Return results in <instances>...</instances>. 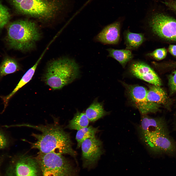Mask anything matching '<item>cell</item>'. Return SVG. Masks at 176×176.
<instances>
[{"instance_id": "1", "label": "cell", "mask_w": 176, "mask_h": 176, "mask_svg": "<svg viewBox=\"0 0 176 176\" xmlns=\"http://www.w3.org/2000/svg\"><path fill=\"white\" fill-rule=\"evenodd\" d=\"M14 126L31 128L41 132V134H32L37 141L31 143L32 148L37 149L39 152L66 154L74 158L76 156L77 153L72 147L70 135L57 122L37 125L24 123Z\"/></svg>"}, {"instance_id": "2", "label": "cell", "mask_w": 176, "mask_h": 176, "mask_svg": "<svg viewBox=\"0 0 176 176\" xmlns=\"http://www.w3.org/2000/svg\"><path fill=\"white\" fill-rule=\"evenodd\" d=\"M16 12L44 21L54 20L70 10V0H10Z\"/></svg>"}, {"instance_id": "3", "label": "cell", "mask_w": 176, "mask_h": 176, "mask_svg": "<svg viewBox=\"0 0 176 176\" xmlns=\"http://www.w3.org/2000/svg\"><path fill=\"white\" fill-rule=\"evenodd\" d=\"M79 73V66L74 61L66 58H60L48 63L44 80L52 89H59L72 82Z\"/></svg>"}, {"instance_id": "4", "label": "cell", "mask_w": 176, "mask_h": 176, "mask_svg": "<svg viewBox=\"0 0 176 176\" xmlns=\"http://www.w3.org/2000/svg\"><path fill=\"white\" fill-rule=\"evenodd\" d=\"M41 36L34 22L28 19L22 20L9 25L7 40L8 45L12 48L27 51L34 46Z\"/></svg>"}, {"instance_id": "5", "label": "cell", "mask_w": 176, "mask_h": 176, "mask_svg": "<svg viewBox=\"0 0 176 176\" xmlns=\"http://www.w3.org/2000/svg\"><path fill=\"white\" fill-rule=\"evenodd\" d=\"M42 176H77V170L62 154L38 153L35 158Z\"/></svg>"}, {"instance_id": "6", "label": "cell", "mask_w": 176, "mask_h": 176, "mask_svg": "<svg viewBox=\"0 0 176 176\" xmlns=\"http://www.w3.org/2000/svg\"><path fill=\"white\" fill-rule=\"evenodd\" d=\"M144 26L150 35L176 42V20L174 18L162 13H154L147 18Z\"/></svg>"}, {"instance_id": "7", "label": "cell", "mask_w": 176, "mask_h": 176, "mask_svg": "<svg viewBox=\"0 0 176 176\" xmlns=\"http://www.w3.org/2000/svg\"><path fill=\"white\" fill-rule=\"evenodd\" d=\"M3 176H42L39 166L35 158L25 154L13 156Z\"/></svg>"}, {"instance_id": "8", "label": "cell", "mask_w": 176, "mask_h": 176, "mask_svg": "<svg viewBox=\"0 0 176 176\" xmlns=\"http://www.w3.org/2000/svg\"><path fill=\"white\" fill-rule=\"evenodd\" d=\"M140 137L149 150L153 153H171L175 150V145L167 131L157 132Z\"/></svg>"}, {"instance_id": "9", "label": "cell", "mask_w": 176, "mask_h": 176, "mask_svg": "<svg viewBox=\"0 0 176 176\" xmlns=\"http://www.w3.org/2000/svg\"><path fill=\"white\" fill-rule=\"evenodd\" d=\"M129 95L134 105L143 115L154 113L158 111L160 105L149 101L147 94V90L144 87L138 85L128 86Z\"/></svg>"}, {"instance_id": "10", "label": "cell", "mask_w": 176, "mask_h": 176, "mask_svg": "<svg viewBox=\"0 0 176 176\" xmlns=\"http://www.w3.org/2000/svg\"><path fill=\"white\" fill-rule=\"evenodd\" d=\"M81 147L83 166L90 169L94 167L103 153L102 143L96 137L83 142Z\"/></svg>"}, {"instance_id": "11", "label": "cell", "mask_w": 176, "mask_h": 176, "mask_svg": "<svg viewBox=\"0 0 176 176\" xmlns=\"http://www.w3.org/2000/svg\"><path fill=\"white\" fill-rule=\"evenodd\" d=\"M131 72L134 76L152 85L160 87V79L153 69L146 63L140 61L133 62L130 67Z\"/></svg>"}, {"instance_id": "12", "label": "cell", "mask_w": 176, "mask_h": 176, "mask_svg": "<svg viewBox=\"0 0 176 176\" xmlns=\"http://www.w3.org/2000/svg\"><path fill=\"white\" fill-rule=\"evenodd\" d=\"M121 23L115 22L104 27L96 37L98 41L106 44H116L120 39Z\"/></svg>"}, {"instance_id": "13", "label": "cell", "mask_w": 176, "mask_h": 176, "mask_svg": "<svg viewBox=\"0 0 176 176\" xmlns=\"http://www.w3.org/2000/svg\"><path fill=\"white\" fill-rule=\"evenodd\" d=\"M138 130L140 136L158 131H166V125L163 119L151 117L146 115L142 117Z\"/></svg>"}, {"instance_id": "14", "label": "cell", "mask_w": 176, "mask_h": 176, "mask_svg": "<svg viewBox=\"0 0 176 176\" xmlns=\"http://www.w3.org/2000/svg\"><path fill=\"white\" fill-rule=\"evenodd\" d=\"M44 52L34 65L28 70L23 75L15 88L9 95L3 98L4 102V108L8 105L9 99L19 89L29 82L32 79L35 73L36 67L44 55Z\"/></svg>"}, {"instance_id": "15", "label": "cell", "mask_w": 176, "mask_h": 176, "mask_svg": "<svg viewBox=\"0 0 176 176\" xmlns=\"http://www.w3.org/2000/svg\"><path fill=\"white\" fill-rule=\"evenodd\" d=\"M123 34L125 49L131 51L138 48L145 40L144 34L132 33L129 30H125Z\"/></svg>"}, {"instance_id": "16", "label": "cell", "mask_w": 176, "mask_h": 176, "mask_svg": "<svg viewBox=\"0 0 176 176\" xmlns=\"http://www.w3.org/2000/svg\"><path fill=\"white\" fill-rule=\"evenodd\" d=\"M149 88L147 97L149 101L159 105L166 103L168 98L166 92L162 88L153 85L149 86Z\"/></svg>"}, {"instance_id": "17", "label": "cell", "mask_w": 176, "mask_h": 176, "mask_svg": "<svg viewBox=\"0 0 176 176\" xmlns=\"http://www.w3.org/2000/svg\"><path fill=\"white\" fill-rule=\"evenodd\" d=\"M85 113L89 121L92 122L96 121L109 114L104 110L103 104L96 100L87 109Z\"/></svg>"}, {"instance_id": "18", "label": "cell", "mask_w": 176, "mask_h": 176, "mask_svg": "<svg viewBox=\"0 0 176 176\" xmlns=\"http://www.w3.org/2000/svg\"><path fill=\"white\" fill-rule=\"evenodd\" d=\"M107 50L109 53L108 56L115 59L123 67L133 57L131 51L126 49H117L109 48Z\"/></svg>"}, {"instance_id": "19", "label": "cell", "mask_w": 176, "mask_h": 176, "mask_svg": "<svg viewBox=\"0 0 176 176\" xmlns=\"http://www.w3.org/2000/svg\"><path fill=\"white\" fill-rule=\"evenodd\" d=\"M89 121L85 113L77 111L70 120L67 127L71 130L78 131L88 126Z\"/></svg>"}, {"instance_id": "20", "label": "cell", "mask_w": 176, "mask_h": 176, "mask_svg": "<svg viewBox=\"0 0 176 176\" xmlns=\"http://www.w3.org/2000/svg\"><path fill=\"white\" fill-rule=\"evenodd\" d=\"M98 127H94L90 126L83 128L77 131L76 139L77 144V147L78 148L81 147L83 142L85 140L95 137L96 133L98 131Z\"/></svg>"}, {"instance_id": "21", "label": "cell", "mask_w": 176, "mask_h": 176, "mask_svg": "<svg viewBox=\"0 0 176 176\" xmlns=\"http://www.w3.org/2000/svg\"><path fill=\"white\" fill-rule=\"evenodd\" d=\"M19 68L17 62L15 59L9 57L6 58L0 65V78L16 72Z\"/></svg>"}, {"instance_id": "22", "label": "cell", "mask_w": 176, "mask_h": 176, "mask_svg": "<svg viewBox=\"0 0 176 176\" xmlns=\"http://www.w3.org/2000/svg\"><path fill=\"white\" fill-rule=\"evenodd\" d=\"M11 16L8 9L0 2V29L8 22Z\"/></svg>"}, {"instance_id": "23", "label": "cell", "mask_w": 176, "mask_h": 176, "mask_svg": "<svg viewBox=\"0 0 176 176\" xmlns=\"http://www.w3.org/2000/svg\"><path fill=\"white\" fill-rule=\"evenodd\" d=\"M167 51L165 48L157 49L153 52L146 54V56L151 57L157 60L164 59L167 55Z\"/></svg>"}, {"instance_id": "24", "label": "cell", "mask_w": 176, "mask_h": 176, "mask_svg": "<svg viewBox=\"0 0 176 176\" xmlns=\"http://www.w3.org/2000/svg\"><path fill=\"white\" fill-rule=\"evenodd\" d=\"M10 137L7 134L0 128V150L8 148L11 143Z\"/></svg>"}, {"instance_id": "25", "label": "cell", "mask_w": 176, "mask_h": 176, "mask_svg": "<svg viewBox=\"0 0 176 176\" xmlns=\"http://www.w3.org/2000/svg\"><path fill=\"white\" fill-rule=\"evenodd\" d=\"M168 83L172 93L176 92V70L174 71L169 76Z\"/></svg>"}, {"instance_id": "26", "label": "cell", "mask_w": 176, "mask_h": 176, "mask_svg": "<svg viewBox=\"0 0 176 176\" xmlns=\"http://www.w3.org/2000/svg\"><path fill=\"white\" fill-rule=\"evenodd\" d=\"M165 3L167 6L176 12V0L165 2Z\"/></svg>"}, {"instance_id": "27", "label": "cell", "mask_w": 176, "mask_h": 176, "mask_svg": "<svg viewBox=\"0 0 176 176\" xmlns=\"http://www.w3.org/2000/svg\"><path fill=\"white\" fill-rule=\"evenodd\" d=\"M168 50L169 53L173 56L176 57V45L170 44L168 47Z\"/></svg>"}, {"instance_id": "28", "label": "cell", "mask_w": 176, "mask_h": 176, "mask_svg": "<svg viewBox=\"0 0 176 176\" xmlns=\"http://www.w3.org/2000/svg\"><path fill=\"white\" fill-rule=\"evenodd\" d=\"M0 176H3L1 173L0 172Z\"/></svg>"}]
</instances>
